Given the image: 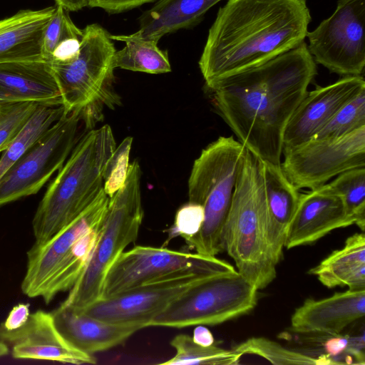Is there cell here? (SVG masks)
Masks as SVG:
<instances>
[{"label":"cell","instance_id":"6da1fadb","mask_svg":"<svg viewBox=\"0 0 365 365\" xmlns=\"http://www.w3.org/2000/svg\"><path fill=\"white\" fill-rule=\"evenodd\" d=\"M317 73L307 44L206 86L237 140L259 159L280 164L283 135Z\"/></svg>","mask_w":365,"mask_h":365},{"label":"cell","instance_id":"7a4b0ae2","mask_svg":"<svg viewBox=\"0 0 365 365\" xmlns=\"http://www.w3.org/2000/svg\"><path fill=\"white\" fill-rule=\"evenodd\" d=\"M311 20L306 0H227L198 62L205 86L299 46Z\"/></svg>","mask_w":365,"mask_h":365},{"label":"cell","instance_id":"3957f363","mask_svg":"<svg viewBox=\"0 0 365 365\" xmlns=\"http://www.w3.org/2000/svg\"><path fill=\"white\" fill-rule=\"evenodd\" d=\"M115 148L108 125L88 130L77 141L34 214V245L46 243L96 200L103 190L105 167Z\"/></svg>","mask_w":365,"mask_h":365},{"label":"cell","instance_id":"277c9868","mask_svg":"<svg viewBox=\"0 0 365 365\" xmlns=\"http://www.w3.org/2000/svg\"><path fill=\"white\" fill-rule=\"evenodd\" d=\"M269 215L259 159L247 150L225 222L221 247L237 271L262 289L277 275L268 242Z\"/></svg>","mask_w":365,"mask_h":365},{"label":"cell","instance_id":"5b68a950","mask_svg":"<svg viewBox=\"0 0 365 365\" xmlns=\"http://www.w3.org/2000/svg\"><path fill=\"white\" fill-rule=\"evenodd\" d=\"M115 52L110 34L92 24L83 29L74 60L48 63L60 91L63 113H78L87 130L103 120L105 107L114 109L121 104L113 88Z\"/></svg>","mask_w":365,"mask_h":365},{"label":"cell","instance_id":"8992f818","mask_svg":"<svg viewBox=\"0 0 365 365\" xmlns=\"http://www.w3.org/2000/svg\"><path fill=\"white\" fill-rule=\"evenodd\" d=\"M247 148L232 135L220 136L201 151L188 179V202L204 209L200 231L185 240L201 255L222 252L221 235Z\"/></svg>","mask_w":365,"mask_h":365},{"label":"cell","instance_id":"52a82bcc","mask_svg":"<svg viewBox=\"0 0 365 365\" xmlns=\"http://www.w3.org/2000/svg\"><path fill=\"white\" fill-rule=\"evenodd\" d=\"M140 178V167L134 160L129 165L123 185L109 197L93 254L63 304L83 309L100 299L108 269L125 247L136 240L144 216Z\"/></svg>","mask_w":365,"mask_h":365},{"label":"cell","instance_id":"ba28073f","mask_svg":"<svg viewBox=\"0 0 365 365\" xmlns=\"http://www.w3.org/2000/svg\"><path fill=\"white\" fill-rule=\"evenodd\" d=\"M258 289L237 269L194 284L156 316L150 326L216 325L244 315L257 304Z\"/></svg>","mask_w":365,"mask_h":365},{"label":"cell","instance_id":"9c48e42d","mask_svg":"<svg viewBox=\"0 0 365 365\" xmlns=\"http://www.w3.org/2000/svg\"><path fill=\"white\" fill-rule=\"evenodd\" d=\"M234 270L232 264L215 256L135 246L123 251L108 269L101 298L168 277L190 274L214 275Z\"/></svg>","mask_w":365,"mask_h":365},{"label":"cell","instance_id":"30bf717a","mask_svg":"<svg viewBox=\"0 0 365 365\" xmlns=\"http://www.w3.org/2000/svg\"><path fill=\"white\" fill-rule=\"evenodd\" d=\"M77 112L63 113L0 179V207L36 194L64 164L78 140Z\"/></svg>","mask_w":365,"mask_h":365},{"label":"cell","instance_id":"8fae6325","mask_svg":"<svg viewBox=\"0 0 365 365\" xmlns=\"http://www.w3.org/2000/svg\"><path fill=\"white\" fill-rule=\"evenodd\" d=\"M307 37L316 63L340 76H361L365 66V0H339L332 15Z\"/></svg>","mask_w":365,"mask_h":365},{"label":"cell","instance_id":"7c38bea8","mask_svg":"<svg viewBox=\"0 0 365 365\" xmlns=\"http://www.w3.org/2000/svg\"><path fill=\"white\" fill-rule=\"evenodd\" d=\"M282 155V168L298 190L317 188L344 171L365 167V126L336 138H312Z\"/></svg>","mask_w":365,"mask_h":365},{"label":"cell","instance_id":"4fadbf2b","mask_svg":"<svg viewBox=\"0 0 365 365\" xmlns=\"http://www.w3.org/2000/svg\"><path fill=\"white\" fill-rule=\"evenodd\" d=\"M210 276L190 274L168 277L100 298L78 310L106 322L145 328L179 295Z\"/></svg>","mask_w":365,"mask_h":365},{"label":"cell","instance_id":"5bb4252c","mask_svg":"<svg viewBox=\"0 0 365 365\" xmlns=\"http://www.w3.org/2000/svg\"><path fill=\"white\" fill-rule=\"evenodd\" d=\"M109 197L103 189L78 217L41 245L27 252V266L21 285L29 297H40L48 279L73 245L91 230L101 225L106 215Z\"/></svg>","mask_w":365,"mask_h":365},{"label":"cell","instance_id":"9a60e30c","mask_svg":"<svg viewBox=\"0 0 365 365\" xmlns=\"http://www.w3.org/2000/svg\"><path fill=\"white\" fill-rule=\"evenodd\" d=\"M364 90L363 76H348L307 91L285 127L283 150L310 140L344 104Z\"/></svg>","mask_w":365,"mask_h":365},{"label":"cell","instance_id":"2e32d148","mask_svg":"<svg viewBox=\"0 0 365 365\" xmlns=\"http://www.w3.org/2000/svg\"><path fill=\"white\" fill-rule=\"evenodd\" d=\"M0 340L11 346L14 359L73 364L96 362L91 354L73 347L56 328L52 313L43 310L30 314L19 329L8 331L0 325Z\"/></svg>","mask_w":365,"mask_h":365},{"label":"cell","instance_id":"e0dca14e","mask_svg":"<svg viewBox=\"0 0 365 365\" xmlns=\"http://www.w3.org/2000/svg\"><path fill=\"white\" fill-rule=\"evenodd\" d=\"M354 224L341 197L327 183L300 194L289 225L284 247L287 250L309 245L334 230Z\"/></svg>","mask_w":365,"mask_h":365},{"label":"cell","instance_id":"ac0fdd59","mask_svg":"<svg viewBox=\"0 0 365 365\" xmlns=\"http://www.w3.org/2000/svg\"><path fill=\"white\" fill-rule=\"evenodd\" d=\"M364 315L365 289H348L324 299H306L291 317V330L339 334Z\"/></svg>","mask_w":365,"mask_h":365},{"label":"cell","instance_id":"d6986e66","mask_svg":"<svg viewBox=\"0 0 365 365\" xmlns=\"http://www.w3.org/2000/svg\"><path fill=\"white\" fill-rule=\"evenodd\" d=\"M51 313L63 338L73 347L88 354L118 346L143 328L134 324L106 322L62 303Z\"/></svg>","mask_w":365,"mask_h":365},{"label":"cell","instance_id":"ffe728a7","mask_svg":"<svg viewBox=\"0 0 365 365\" xmlns=\"http://www.w3.org/2000/svg\"><path fill=\"white\" fill-rule=\"evenodd\" d=\"M18 102L62 105L48 63L38 61L0 64V104Z\"/></svg>","mask_w":365,"mask_h":365},{"label":"cell","instance_id":"44dd1931","mask_svg":"<svg viewBox=\"0 0 365 365\" xmlns=\"http://www.w3.org/2000/svg\"><path fill=\"white\" fill-rule=\"evenodd\" d=\"M259 162L269 215L268 242L277 264L282 258L287 230L300 193L285 175L281 163L274 164L260 159Z\"/></svg>","mask_w":365,"mask_h":365},{"label":"cell","instance_id":"7402d4cb","mask_svg":"<svg viewBox=\"0 0 365 365\" xmlns=\"http://www.w3.org/2000/svg\"><path fill=\"white\" fill-rule=\"evenodd\" d=\"M55 6L21 10L0 20V64L43 61L41 42Z\"/></svg>","mask_w":365,"mask_h":365},{"label":"cell","instance_id":"603a6c76","mask_svg":"<svg viewBox=\"0 0 365 365\" xmlns=\"http://www.w3.org/2000/svg\"><path fill=\"white\" fill-rule=\"evenodd\" d=\"M220 1L158 0L140 16V27L134 34L140 38L159 41L167 34L195 26Z\"/></svg>","mask_w":365,"mask_h":365},{"label":"cell","instance_id":"cb8c5ba5","mask_svg":"<svg viewBox=\"0 0 365 365\" xmlns=\"http://www.w3.org/2000/svg\"><path fill=\"white\" fill-rule=\"evenodd\" d=\"M309 273L328 288L348 287L365 289V235L364 232L348 237L342 248L334 251Z\"/></svg>","mask_w":365,"mask_h":365},{"label":"cell","instance_id":"d4e9b609","mask_svg":"<svg viewBox=\"0 0 365 365\" xmlns=\"http://www.w3.org/2000/svg\"><path fill=\"white\" fill-rule=\"evenodd\" d=\"M293 332V331H292ZM302 352L324 359L327 365L365 364L364 334L348 335L324 333H297Z\"/></svg>","mask_w":365,"mask_h":365},{"label":"cell","instance_id":"484cf974","mask_svg":"<svg viewBox=\"0 0 365 365\" xmlns=\"http://www.w3.org/2000/svg\"><path fill=\"white\" fill-rule=\"evenodd\" d=\"M110 38L125 43V46L114 53L112 61L114 68L151 74L171 71L168 52L158 48V41L140 38L135 34H110Z\"/></svg>","mask_w":365,"mask_h":365},{"label":"cell","instance_id":"4316f807","mask_svg":"<svg viewBox=\"0 0 365 365\" xmlns=\"http://www.w3.org/2000/svg\"><path fill=\"white\" fill-rule=\"evenodd\" d=\"M103 223L81 237L60 263L41 294L46 304L59 292L71 289L81 277L93 254Z\"/></svg>","mask_w":365,"mask_h":365},{"label":"cell","instance_id":"83f0119b","mask_svg":"<svg viewBox=\"0 0 365 365\" xmlns=\"http://www.w3.org/2000/svg\"><path fill=\"white\" fill-rule=\"evenodd\" d=\"M62 105L39 104L22 130L3 151L0 158V179L62 115Z\"/></svg>","mask_w":365,"mask_h":365},{"label":"cell","instance_id":"f1b7e54d","mask_svg":"<svg viewBox=\"0 0 365 365\" xmlns=\"http://www.w3.org/2000/svg\"><path fill=\"white\" fill-rule=\"evenodd\" d=\"M170 345L175 349V355L160 364L233 365L239 364L242 356L233 349H225L215 344L200 345L192 336L183 334L175 336Z\"/></svg>","mask_w":365,"mask_h":365},{"label":"cell","instance_id":"f546056e","mask_svg":"<svg viewBox=\"0 0 365 365\" xmlns=\"http://www.w3.org/2000/svg\"><path fill=\"white\" fill-rule=\"evenodd\" d=\"M242 356L256 355L276 365H327L321 358L291 348L264 337H251L233 349Z\"/></svg>","mask_w":365,"mask_h":365},{"label":"cell","instance_id":"4dcf8cb0","mask_svg":"<svg viewBox=\"0 0 365 365\" xmlns=\"http://www.w3.org/2000/svg\"><path fill=\"white\" fill-rule=\"evenodd\" d=\"M328 185L344 202L348 214L362 232L365 227V167L341 173Z\"/></svg>","mask_w":365,"mask_h":365},{"label":"cell","instance_id":"1f68e13d","mask_svg":"<svg viewBox=\"0 0 365 365\" xmlns=\"http://www.w3.org/2000/svg\"><path fill=\"white\" fill-rule=\"evenodd\" d=\"M363 126H365V90L344 104L312 138H336Z\"/></svg>","mask_w":365,"mask_h":365},{"label":"cell","instance_id":"d6a6232c","mask_svg":"<svg viewBox=\"0 0 365 365\" xmlns=\"http://www.w3.org/2000/svg\"><path fill=\"white\" fill-rule=\"evenodd\" d=\"M68 11L56 4L51 19L46 25L41 42V56L48 63L57 46L71 38H81L83 30L78 29L71 19Z\"/></svg>","mask_w":365,"mask_h":365},{"label":"cell","instance_id":"836d02e7","mask_svg":"<svg viewBox=\"0 0 365 365\" xmlns=\"http://www.w3.org/2000/svg\"><path fill=\"white\" fill-rule=\"evenodd\" d=\"M38 105L35 102L0 104V152L18 135Z\"/></svg>","mask_w":365,"mask_h":365},{"label":"cell","instance_id":"e575fe53","mask_svg":"<svg viewBox=\"0 0 365 365\" xmlns=\"http://www.w3.org/2000/svg\"><path fill=\"white\" fill-rule=\"evenodd\" d=\"M133 138L126 137L108 159L103 172V189L112 197L124 184L129 168V158Z\"/></svg>","mask_w":365,"mask_h":365},{"label":"cell","instance_id":"d590c367","mask_svg":"<svg viewBox=\"0 0 365 365\" xmlns=\"http://www.w3.org/2000/svg\"><path fill=\"white\" fill-rule=\"evenodd\" d=\"M204 220V209L199 204L187 202L176 212L173 226L168 230V243L173 238L181 237L185 240L197 234Z\"/></svg>","mask_w":365,"mask_h":365},{"label":"cell","instance_id":"8d00e7d4","mask_svg":"<svg viewBox=\"0 0 365 365\" xmlns=\"http://www.w3.org/2000/svg\"><path fill=\"white\" fill-rule=\"evenodd\" d=\"M81 38H71L61 42L53 51L48 63H64L74 60L79 53Z\"/></svg>","mask_w":365,"mask_h":365},{"label":"cell","instance_id":"74e56055","mask_svg":"<svg viewBox=\"0 0 365 365\" xmlns=\"http://www.w3.org/2000/svg\"><path fill=\"white\" fill-rule=\"evenodd\" d=\"M154 0H88V6L101 8L108 13L123 12Z\"/></svg>","mask_w":365,"mask_h":365},{"label":"cell","instance_id":"f35d334b","mask_svg":"<svg viewBox=\"0 0 365 365\" xmlns=\"http://www.w3.org/2000/svg\"><path fill=\"white\" fill-rule=\"evenodd\" d=\"M29 304L19 303L9 312L6 320L0 325L8 331L19 329L27 322L30 315Z\"/></svg>","mask_w":365,"mask_h":365},{"label":"cell","instance_id":"ab89813d","mask_svg":"<svg viewBox=\"0 0 365 365\" xmlns=\"http://www.w3.org/2000/svg\"><path fill=\"white\" fill-rule=\"evenodd\" d=\"M192 338L194 341L202 346L214 344L215 340L212 334L203 325H197L195 328Z\"/></svg>","mask_w":365,"mask_h":365},{"label":"cell","instance_id":"60d3db41","mask_svg":"<svg viewBox=\"0 0 365 365\" xmlns=\"http://www.w3.org/2000/svg\"><path fill=\"white\" fill-rule=\"evenodd\" d=\"M56 4L63 6L68 11H76L88 6V0H54Z\"/></svg>","mask_w":365,"mask_h":365},{"label":"cell","instance_id":"b9f144b4","mask_svg":"<svg viewBox=\"0 0 365 365\" xmlns=\"http://www.w3.org/2000/svg\"><path fill=\"white\" fill-rule=\"evenodd\" d=\"M9 351V346L0 340V357L6 355Z\"/></svg>","mask_w":365,"mask_h":365}]
</instances>
